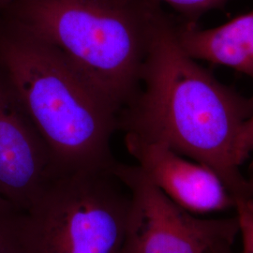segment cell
Here are the masks:
<instances>
[{"label": "cell", "mask_w": 253, "mask_h": 253, "mask_svg": "<svg viewBox=\"0 0 253 253\" xmlns=\"http://www.w3.org/2000/svg\"><path fill=\"white\" fill-rule=\"evenodd\" d=\"M159 0H16L9 27L54 50L116 107L141 83Z\"/></svg>", "instance_id": "obj_2"}, {"label": "cell", "mask_w": 253, "mask_h": 253, "mask_svg": "<svg viewBox=\"0 0 253 253\" xmlns=\"http://www.w3.org/2000/svg\"><path fill=\"white\" fill-rule=\"evenodd\" d=\"M163 11L154 24L139 89L122 125L126 134L164 145L204 164L224 182L235 201L253 199L240 171L237 142L253 116V97L222 84L191 58Z\"/></svg>", "instance_id": "obj_1"}, {"label": "cell", "mask_w": 253, "mask_h": 253, "mask_svg": "<svg viewBox=\"0 0 253 253\" xmlns=\"http://www.w3.org/2000/svg\"><path fill=\"white\" fill-rule=\"evenodd\" d=\"M0 64L63 172L112 170L118 109L51 48L13 28L0 35Z\"/></svg>", "instance_id": "obj_3"}, {"label": "cell", "mask_w": 253, "mask_h": 253, "mask_svg": "<svg viewBox=\"0 0 253 253\" xmlns=\"http://www.w3.org/2000/svg\"><path fill=\"white\" fill-rule=\"evenodd\" d=\"M212 253H231V246H223L217 250H215Z\"/></svg>", "instance_id": "obj_15"}, {"label": "cell", "mask_w": 253, "mask_h": 253, "mask_svg": "<svg viewBox=\"0 0 253 253\" xmlns=\"http://www.w3.org/2000/svg\"><path fill=\"white\" fill-rule=\"evenodd\" d=\"M235 210L242 238V253H253V210L244 200L236 201Z\"/></svg>", "instance_id": "obj_11"}, {"label": "cell", "mask_w": 253, "mask_h": 253, "mask_svg": "<svg viewBox=\"0 0 253 253\" xmlns=\"http://www.w3.org/2000/svg\"><path fill=\"white\" fill-rule=\"evenodd\" d=\"M113 172L130 194L123 253H212L239 235L235 215L203 218L175 205L138 165L116 163Z\"/></svg>", "instance_id": "obj_5"}, {"label": "cell", "mask_w": 253, "mask_h": 253, "mask_svg": "<svg viewBox=\"0 0 253 253\" xmlns=\"http://www.w3.org/2000/svg\"><path fill=\"white\" fill-rule=\"evenodd\" d=\"M176 36L191 58L226 66L253 79V9L208 29L183 20Z\"/></svg>", "instance_id": "obj_8"}, {"label": "cell", "mask_w": 253, "mask_h": 253, "mask_svg": "<svg viewBox=\"0 0 253 253\" xmlns=\"http://www.w3.org/2000/svg\"><path fill=\"white\" fill-rule=\"evenodd\" d=\"M61 173L17 96L0 82V199L27 213Z\"/></svg>", "instance_id": "obj_6"}, {"label": "cell", "mask_w": 253, "mask_h": 253, "mask_svg": "<svg viewBox=\"0 0 253 253\" xmlns=\"http://www.w3.org/2000/svg\"><path fill=\"white\" fill-rule=\"evenodd\" d=\"M125 144L146 176L178 207L198 216L235 209V197L208 166L132 134H126Z\"/></svg>", "instance_id": "obj_7"}, {"label": "cell", "mask_w": 253, "mask_h": 253, "mask_svg": "<svg viewBox=\"0 0 253 253\" xmlns=\"http://www.w3.org/2000/svg\"><path fill=\"white\" fill-rule=\"evenodd\" d=\"M16 0H0V13L6 12Z\"/></svg>", "instance_id": "obj_14"}, {"label": "cell", "mask_w": 253, "mask_h": 253, "mask_svg": "<svg viewBox=\"0 0 253 253\" xmlns=\"http://www.w3.org/2000/svg\"><path fill=\"white\" fill-rule=\"evenodd\" d=\"M129 208L112 170L63 172L27 213L30 253H123Z\"/></svg>", "instance_id": "obj_4"}, {"label": "cell", "mask_w": 253, "mask_h": 253, "mask_svg": "<svg viewBox=\"0 0 253 253\" xmlns=\"http://www.w3.org/2000/svg\"><path fill=\"white\" fill-rule=\"evenodd\" d=\"M171 6L185 21L197 23L204 14L214 9H223L232 0H159Z\"/></svg>", "instance_id": "obj_10"}, {"label": "cell", "mask_w": 253, "mask_h": 253, "mask_svg": "<svg viewBox=\"0 0 253 253\" xmlns=\"http://www.w3.org/2000/svg\"><path fill=\"white\" fill-rule=\"evenodd\" d=\"M248 182H249V185H250V188L252 190V194H253V200L251 202H249V205L250 207L252 208L253 210V162L250 166V170H249V176L247 177Z\"/></svg>", "instance_id": "obj_13"}, {"label": "cell", "mask_w": 253, "mask_h": 253, "mask_svg": "<svg viewBox=\"0 0 253 253\" xmlns=\"http://www.w3.org/2000/svg\"><path fill=\"white\" fill-rule=\"evenodd\" d=\"M0 253H30L27 213L0 199Z\"/></svg>", "instance_id": "obj_9"}, {"label": "cell", "mask_w": 253, "mask_h": 253, "mask_svg": "<svg viewBox=\"0 0 253 253\" xmlns=\"http://www.w3.org/2000/svg\"><path fill=\"white\" fill-rule=\"evenodd\" d=\"M253 151V114L241 127L237 142V156L241 164Z\"/></svg>", "instance_id": "obj_12"}]
</instances>
